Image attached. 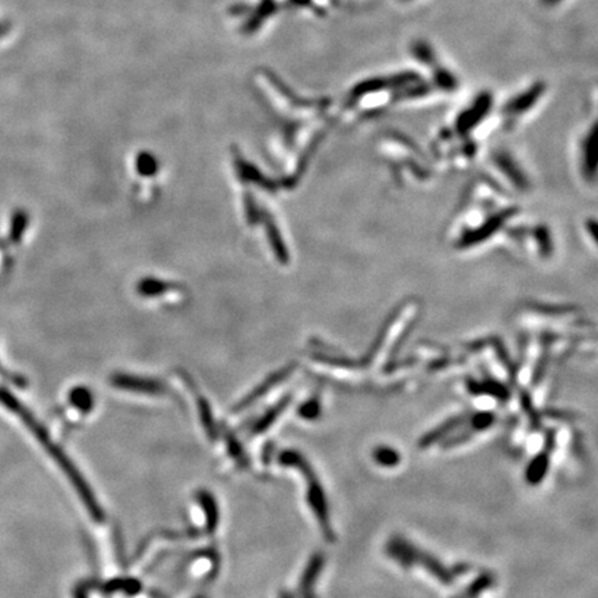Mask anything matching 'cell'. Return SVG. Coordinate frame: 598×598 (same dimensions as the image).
Wrapping results in <instances>:
<instances>
[{
	"mask_svg": "<svg viewBox=\"0 0 598 598\" xmlns=\"http://www.w3.org/2000/svg\"><path fill=\"white\" fill-rule=\"evenodd\" d=\"M494 585V576L489 572L479 575L475 581H472L463 592L453 598H478L485 590L490 589Z\"/></svg>",
	"mask_w": 598,
	"mask_h": 598,
	"instance_id": "obj_7",
	"label": "cell"
},
{
	"mask_svg": "<svg viewBox=\"0 0 598 598\" xmlns=\"http://www.w3.org/2000/svg\"><path fill=\"white\" fill-rule=\"evenodd\" d=\"M520 399H521V406L525 410V414L528 415L532 428L539 431L541 428V414L536 410V407L532 401L531 395L528 394V391L520 390Z\"/></svg>",
	"mask_w": 598,
	"mask_h": 598,
	"instance_id": "obj_10",
	"label": "cell"
},
{
	"mask_svg": "<svg viewBox=\"0 0 598 598\" xmlns=\"http://www.w3.org/2000/svg\"><path fill=\"white\" fill-rule=\"evenodd\" d=\"M323 565H325L323 553H316L312 557V560H311V562H309V565H308V568L302 576L301 585H299V590H301V595L304 597H309L311 595H313L312 590H313V586H315V583H316V581H318V578L323 569Z\"/></svg>",
	"mask_w": 598,
	"mask_h": 598,
	"instance_id": "obj_5",
	"label": "cell"
},
{
	"mask_svg": "<svg viewBox=\"0 0 598 598\" xmlns=\"http://www.w3.org/2000/svg\"><path fill=\"white\" fill-rule=\"evenodd\" d=\"M281 463L285 465H294L305 475V479L308 482V501L313 510L315 517L318 518V522L320 525V529L323 532V536L330 543L335 541V533L332 529L327 497H326L323 486L319 482L313 468L308 464V462L301 455L294 453V452L284 453L281 456Z\"/></svg>",
	"mask_w": 598,
	"mask_h": 598,
	"instance_id": "obj_2",
	"label": "cell"
},
{
	"mask_svg": "<svg viewBox=\"0 0 598 598\" xmlns=\"http://www.w3.org/2000/svg\"><path fill=\"white\" fill-rule=\"evenodd\" d=\"M469 569H471V567L468 564H459V565H455V568L452 571L457 578V576H462L463 574H467Z\"/></svg>",
	"mask_w": 598,
	"mask_h": 598,
	"instance_id": "obj_14",
	"label": "cell"
},
{
	"mask_svg": "<svg viewBox=\"0 0 598 598\" xmlns=\"http://www.w3.org/2000/svg\"><path fill=\"white\" fill-rule=\"evenodd\" d=\"M543 414L548 418H554L558 421H567V422L575 421L578 418L576 413L569 411V410H560V408H546L543 411Z\"/></svg>",
	"mask_w": 598,
	"mask_h": 598,
	"instance_id": "obj_11",
	"label": "cell"
},
{
	"mask_svg": "<svg viewBox=\"0 0 598 598\" xmlns=\"http://www.w3.org/2000/svg\"><path fill=\"white\" fill-rule=\"evenodd\" d=\"M467 390L472 395H489L500 401H507L510 398V391L501 383L496 381L492 377H486L482 383L475 380L467 381Z\"/></svg>",
	"mask_w": 598,
	"mask_h": 598,
	"instance_id": "obj_4",
	"label": "cell"
},
{
	"mask_svg": "<svg viewBox=\"0 0 598 598\" xmlns=\"http://www.w3.org/2000/svg\"><path fill=\"white\" fill-rule=\"evenodd\" d=\"M496 422V414L492 411H478V413H472L468 417V427L475 432H480L485 431L487 428H490L493 424Z\"/></svg>",
	"mask_w": 598,
	"mask_h": 598,
	"instance_id": "obj_8",
	"label": "cell"
},
{
	"mask_svg": "<svg viewBox=\"0 0 598 598\" xmlns=\"http://www.w3.org/2000/svg\"><path fill=\"white\" fill-rule=\"evenodd\" d=\"M299 413H301V415H302V417H305V418H308V420H313V418H316V417L320 414V403H319V400L312 399V400L306 401V403L301 407Z\"/></svg>",
	"mask_w": 598,
	"mask_h": 598,
	"instance_id": "obj_12",
	"label": "cell"
},
{
	"mask_svg": "<svg viewBox=\"0 0 598 598\" xmlns=\"http://www.w3.org/2000/svg\"><path fill=\"white\" fill-rule=\"evenodd\" d=\"M373 459L381 467H397L400 463V453L391 446H378L373 450Z\"/></svg>",
	"mask_w": 598,
	"mask_h": 598,
	"instance_id": "obj_9",
	"label": "cell"
},
{
	"mask_svg": "<svg viewBox=\"0 0 598 598\" xmlns=\"http://www.w3.org/2000/svg\"><path fill=\"white\" fill-rule=\"evenodd\" d=\"M468 417H469V413H462V414H457V415L448 418L446 421L439 424L436 428L428 431L424 436H421L418 441V448L420 449H428L432 445L442 442L443 439L450 436L453 432H456L459 428L464 427L467 421H468Z\"/></svg>",
	"mask_w": 598,
	"mask_h": 598,
	"instance_id": "obj_3",
	"label": "cell"
},
{
	"mask_svg": "<svg viewBox=\"0 0 598 598\" xmlns=\"http://www.w3.org/2000/svg\"><path fill=\"white\" fill-rule=\"evenodd\" d=\"M555 438H557V431L553 428L546 429L544 432V450L553 453L555 450Z\"/></svg>",
	"mask_w": 598,
	"mask_h": 598,
	"instance_id": "obj_13",
	"label": "cell"
},
{
	"mask_svg": "<svg viewBox=\"0 0 598 598\" xmlns=\"http://www.w3.org/2000/svg\"><path fill=\"white\" fill-rule=\"evenodd\" d=\"M0 32H1V28H0Z\"/></svg>",
	"mask_w": 598,
	"mask_h": 598,
	"instance_id": "obj_17",
	"label": "cell"
},
{
	"mask_svg": "<svg viewBox=\"0 0 598 598\" xmlns=\"http://www.w3.org/2000/svg\"><path fill=\"white\" fill-rule=\"evenodd\" d=\"M401 1H410V0H401Z\"/></svg>",
	"mask_w": 598,
	"mask_h": 598,
	"instance_id": "obj_16",
	"label": "cell"
},
{
	"mask_svg": "<svg viewBox=\"0 0 598 598\" xmlns=\"http://www.w3.org/2000/svg\"><path fill=\"white\" fill-rule=\"evenodd\" d=\"M564 0H540V3L541 4H544V6H547V7H554V6H558V4H561Z\"/></svg>",
	"mask_w": 598,
	"mask_h": 598,
	"instance_id": "obj_15",
	"label": "cell"
},
{
	"mask_svg": "<svg viewBox=\"0 0 598 598\" xmlns=\"http://www.w3.org/2000/svg\"><path fill=\"white\" fill-rule=\"evenodd\" d=\"M387 555L397 561L399 565L404 569H410L413 567H421L428 574H431L436 581L443 585H453L456 581V575L452 569L445 567L436 557L432 554L418 548L411 541L404 539L400 534L392 536L385 546Z\"/></svg>",
	"mask_w": 598,
	"mask_h": 598,
	"instance_id": "obj_1",
	"label": "cell"
},
{
	"mask_svg": "<svg viewBox=\"0 0 598 598\" xmlns=\"http://www.w3.org/2000/svg\"><path fill=\"white\" fill-rule=\"evenodd\" d=\"M550 452L541 450L537 453L525 471V479L529 485H539L547 475L550 468Z\"/></svg>",
	"mask_w": 598,
	"mask_h": 598,
	"instance_id": "obj_6",
	"label": "cell"
}]
</instances>
